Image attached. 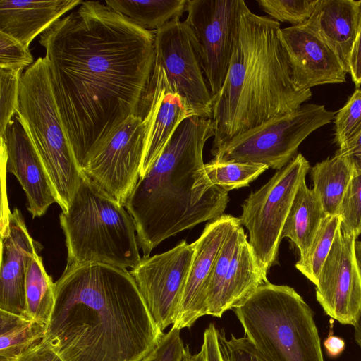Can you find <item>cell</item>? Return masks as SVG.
Returning a JSON list of instances; mask_svg holds the SVG:
<instances>
[{
    "label": "cell",
    "mask_w": 361,
    "mask_h": 361,
    "mask_svg": "<svg viewBox=\"0 0 361 361\" xmlns=\"http://www.w3.org/2000/svg\"><path fill=\"white\" fill-rule=\"evenodd\" d=\"M164 334L129 271L83 263L55 283L43 340L63 361H140Z\"/></svg>",
    "instance_id": "cell-2"
},
{
    "label": "cell",
    "mask_w": 361,
    "mask_h": 361,
    "mask_svg": "<svg viewBox=\"0 0 361 361\" xmlns=\"http://www.w3.org/2000/svg\"><path fill=\"white\" fill-rule=\"evenodd\" d=\"M349 73L356 88H359L361 85V25L350 56Z\"/></svg>",
    "instance_id": "cell-40"
},
{
    "label": "cell",
    "mask_w": 361,
    "mask_h": 361,
    "mask_svg": "<svg viewBox=\"0 0 361 361\" xmlns=\"http://www.w3.org/2000/svg\"><path fill=\"white\" fill-rule=\"evenodd\" d=\"M240 222L239 218L224 214L210 221L193 243V259L173 326L190 328L207 315V288L213 266L228 233Z\"/></svg>",
    "instance_id": "cell-18"
},
{
    "label": "cell",
    "mask_w": 361,
    "mask_h": 361,
    "mask_svg": "<svg viewBox=\"0 0 361 361\" xmlns=\"http://www.w3.org/2000/svg\"><path fill=\"white\" fill-rule=\"evenodd\" d=\"M155 32L99 1H82L41 34L65 133L81 171L129 116L152 77Z\"/></svg>",
    "instance_id": "cell-1"
},
{
    "label": "cell",
    "mask_w": 361,
    "mask_h": 361,
    "mask_svg": "<svg viewBox=\"0 0 361 361\" xmlns=\"http://www.w3.org/2000/svg\"><path fill=\"white\" fill-rule=\"evenodd\" d=\"M334 117L335 113L324 105L303 104L292 112L238 135L226 143L214 158L262 164L279 170L296 156L300 145L309 135Z\"/></svg>",
    "instance_id": "cell-8"
},
{
    "label": "cell",
    "mask_w": 361,
    "mask_h": 361,
    "mask_svg": "<svg viewBox=\"0 0 361 361\" xmlns=\"http://www.w3.org/2000/svg\"><path fill=\"white\" fill-rule=\"evenodd\" d=\"M355 254L357 258V262L360 273L361 275V240H357L355 242Z\"/></svg>",
    "instance_id": "cell-44"
},
{
    "label": "cell",
    "mask_w": 361,
    "mask_h": 361,
    "mask_svg": "<svg viewBox=\"0 0 361 361\" xmlns=\"http://www.w3.org/2000/svg\"><path fill=\"white\" fill-rule=\"evenodd\" d=\"M218 331L215 324L210 323L204 332L201 348L204 352L205 361H223Z\"/></svg>",
    "instance_id": "cell-37"
},
{
    "label": "cell",
    "mask_w": 361,
    "mask_h": 361,
    "mask_svg": "<svg viewBox=\"0 0 361 361\" xmlns=\"http://www.w3.org/2000/svg\"><path fill=\"white\" fill-rule=\"evenodd\" d=\"M247 238L235 252L217 290L207 302V315L221 318L233 310L259 286L268 282Z\"/></svg>",
    "instance_id": "cell-22"
},
{
    "label": "cell",
    "mask_w": 361,
    "mask_h": 361,
    "mask_svg": "<svg viewBox=\"0 0 361 361\" xmlns=\"http://www.w3.org/2000/svg\"><path fill=\"white\" fill-rule=\"evenodd\" d=\"M188 0L105 1L107 6L140 27L156 32L169 21L180 19Z\"/></svg>",
    "instance_id": "cell-26"
},
{
    "label": "cell",
    "mask_w": 361,
    "mask_h": 361,
    "mask_svg": "<svg viewBox=\"0 0 361 361\" xmlns=\"http://www.w3.org/2000/svg\"><path fill=\"white\" fill-rule=\"evenodd\" d=\"M355 339L358 345L361 348V313L354 325Z\"/></svg>",
    "instance_id": "cell-43"
},
{
    "label": "cell",
    "mask_w": 361,
    "mask_h": 361,
    "mask_svg": "<svg viewBox=\"0 0 361 361\" xmlns=\"http://www.w3.org/2000/svg\"><path fill=\"white\" fill-rule=\"evenodd\" d=\"M34 62L29 47L0 32V68L23 70Z\"/></svg>",
    "instance_id": "cell-35"
},
{
    "label": "cell",
    "mask_w": 361,
    "mask_h": 361,
    "mask_svg": "<svg viewBox=\"0 0 361 361\" xmlns=\"http://www.w3.org/2000/svg\"><path fill=\"white\" fill-rule=\"evenodd\" d=\"M233 311L268 361H324L313 312L293 288L268 281Z\"/></svg>",
    "instance_id": "cell-6"
},
{
    "label": "cell",
    "mask_w": 361,
    "mask_h": 361,
    "mask_svg": "<svg viewBox=\"0 0 361 361\" xmlns=\"http://www.w3.org/2000/svg\"><path fill=\"white\" fill-rule=\"evenodd\" d=\"M23 69L0 68V136L18 114Z\"/></svg>",
    "instance_id": "cell-33"
},
{
    "label": "cell",
    "mask_w": 361,
    "mask_h": 361,
    "mask_svg": "<svg viewBox=\"0 0 361 361\" xmlns=\"http://www.w3.org/2000/svg\"><path fill=\"white\" fill-rule=\"evenodd\" d=\"M338 214L342 233L357 238L361 234V173L353 171Z\"/></svg>",
    "instance_id": "cell-32"
},
{
    "label": "cell",
    "mask_w": 361,
    "mask_h": 361,
    "mask_svg": "<svg viewBox=\"0 0 361 361\" xmlns=\"http://www.w3.org/2000/svg\"><path fill=\"white\" fill-rule=\"evenodd\" d=\"M267 169V166L262 164L221 161L214 158L205 164L211 182L227 192L248 186Z\"/></svg>",
    "instance_id": "cell-29"
},
{
    "label": "cell",
    "mask_w": 361,
    "mask_h": 361,
    "mask_svg": "<svg viewBox=\"0 0 361 361\" xmlns=\"http://www.w3.org/2000/svg\"><path fill=\"white\" fill-rule=\"evenodd\" d=\"M324 346L329 356L336 357L344 350L345 343L341 338L330 334L324 340Z\"/></svg>",
    "instance_id": "cell-41"
},
{
    "label": "cell",
    "mask_w": 361,
    "mask_h": 361,
    "mask_svg": "<svg viewBox=\"0 0 361 361\" xmlns=\"http://www.w3.org/2000/svg\"><path fill=\"white\" fill-rule=\"evenodd\" d=\"M18 114L24 121L66 212L82 171L74 157L59 116L45 57L38 58L20 80Z\"/></svg>",
    "instance_id": "cell-7"
},
{
    "label": "cell",
    "mask_w": 361,
    "mask_h": 361,
    "mask_svg": "<svg viewBox=\"0 0 361 361\" xmlns=\"http://www.w3.org/2000/svg\"><path fill=\"white\" fill-rule=\"evenodd\" d=\"M147 124L129 116L89 159L82 171L123 205L140 178Z\"/></svg>",
    "instance_id": "cell-12"
},
{
    "label": "cell",
    "mask_w": 361,
    "mask_h": 361,
    "mask_svg": "<svg viewBox=\"0 0 361 361\" xmlns=\"http://www.w3.org/2000/svg\"><path fill=\"white\" fill-rule=\"evenodd\" d=\"M319 0H257L260 8L271 18L292 26L306 23L314 11Z\"/></svg>",
    "instance_id": "cell-30"
},
{
    "label": "cell",
    "mask_w": 361,
    "mask_h": 361,
    "mask_svg": "<svg viewBox=\"0 0 361 361\" xmlns=\"http://www.w3.org/2000/svg\"><path fill=\"white\" fill-rule=\"evenodd\" d=\"M59 222L67 249L66 268L102 263L133 269L142 259L133 217L83 172L68 209L59 215Z\"/></svg>",
    "instance_id": "cell-5"
},
{
    "label": "cell",
    "mask_w": 361,
    "mask_h": 361,
    "mask_svg": "<svg viewBox=\"0 0 361 361\" xmlns=\"http://www.w3.org/2000/svg\"><path fill=\"white\" fill-rule=\"evenodd\" d=\"M305 24L333 50L349 73L350 56L361 25V0H319Z\"/></svg>",
    "instance_id": "cell-20"
},
{
    "label": "cell",
    "mask_w": 361,
    "mask_h": 361,
    "mask_svg": "<svg viewBox=\"0 0 361 361\" xmlns=\"http://www.w3.org/2000/svg\"><path fill=\"white\" fill-rule=\"evenodd\" d=\"M280 23L247 7L229 69L214 96L211 118L214 156L238 135L272 118L292 112L312 97L298 90L279 39Z\"/></svg>",
    "instance_id": "cell-4"
},
{
    "label": "cell",
    "mask_w": 361,
    "mask_h": 361,
    "mask_svg": "<svg viewBox=\"0 0 361 361\" xmlns=\"http://www.w3.org/2000/svg\"><path fill=\"white\" fill-rule=\"evenodd\" d=\"M243 0H188L185 22L198 41L207 82L213 95L221 89L235 47Z\"/></svg>",
    "instance_id": "cell-11"
},
{
    "label": "cell",
    "mask_w": 361,
    "mask_h": 361,
    "mask_svg": "<svg viewBox=\"0 0 361 361\" xmlns=\"http://www.w3.org/2000/svg\"><path fill=\"white\" fill-rule=\"evenodd\" d=\"M137 116L147 124L141 177L159 157L179 125L195 115L187 101L172 89L164 70L154 66Z\"/></svg>",
    "instance_id": "cell-17"
},
{
    "label": "cell",
    "mask_w": 361,
    "mask_h": 361,
    "mask_svg": "<svg viewBox=\"0 0 361 361\" xmlns=\"http://www.w3.org/2000/svg\"><path fill=\"white\" fill-rule=\"evenodd\" d=\"M26 314L47 325L55 302V283L47 273L41 257L36 252L27 266L25 273Z\"/></svg>",
    "instance_id": "cell-27"
},
{
    "label": "cell",
    "mask_w": 361,
    "mask_h": 361,
    "mask_svg": "<svg viewBox=\"0 0 361 361\" xmlns=\"http://www.w3.org/2000/svg\"><path fill=\"white\" fill-rule=\"evenodd\" d=\"M82 2L80 0H1L0 32L29 47L38 35Z\"/></svg>",
    "instance_id": "cell-21"
},
{
    "label": "cell",
    "mask_w": 361,
    "mask_h": 361,
    "mask_svg": "<svg viewBox=\"0 0 361 361\" xmlns=\"http://www.w3.org/2000/svg\"><path fill=\"white\" fill-rule=\"evenodd\" d=\"M353 171L348 160L337 154L310 168L312 190L327 215L338 214Z\"/></svg>",
    "instance_id": "cell-24"
},
{
    "label": "cell",
    "mask_w": 361,
    "mask_h": 361,
    "mask_svg": "<svg viewBox=\"0 0 361 361\" xmlns=\"http://www.w3.org/2000/svg\"><path fill=\"white\" fill-rule=\"evenodd\" d=\"M154 66L161 68L172 89L195 116L211 119L214 97L207 82L200 47L192 27L174 19L155 32Z\"/></svg>",
    "instance_id": "cell-10"
},
{
    "label": "cell",
    "mask_w": 361,
    "mask_h": 361,
    "mask_svg": "<svg viewBox=\"0 0 361 361\" xmlns=\"http://www.w3.org/2000/svg\"><path fill=\"white\" fill-rule=\"evenodd\" d=\"M334 142L338 149L361 134V88H357L334 117Z\"/></svg>",
    "instance_id": "cell-31"
},
{
    "label": "cell",
    "mask_w": 361,
    "mask_h": 361,
    "mask_svg": "<svg viewBox=\"0 0 361 361\" xmlns=\"http://www.w3.org/2000/svg\"><path fill=\"white\" fill-rule=\"evenodd\" d=\"M278 35L298 90L345 82L348 73L337 56L305 23L280 28Z\"/></svg>",
    "instance_id": "cell-16"
},
{
    "label": "cell",
    "mask_w": 361,
    "mask_h": 361,
    "mask_svg": "<svg viewBox=\"0 0 361 361\" xmlns=\"http://www.w3.org/2000/svg\"><path fill=\"white\" fill-rule=\"evenodd\" d=\"M194 251V243L183 240L168 251L142 257L130 271L162 331L175 322Z\"/></svg>",
    "instance_id": "cell-13"
},
{
    "label": "cell",
    "mask_w": 361,
    "mask_h": 361,
    "mask_svg": "<svg viewBox=\"0 0 361 361\" xmlns=\"http://www.w3.org/2000/svg\"><path fill=\"white\" fill-rule=\"evenodd\" d=\"M341 217L328 215L320 226L307 252L295 264V267L314 285L331 248L335 235L340 228Z\"/></svg>",
    "instance_id": "cell-28"
},
{
    "label": "cell",
    "mask_w": 361,
    "mask_h": 361,
    "mask_svg": "<svg viewBox=\"0 0 361 361\" xmlns=\"http://www.w3.org/2000/svg\"><path fill=\"white\" fill-rule=\"evenodd\" d=\"M310 169L298 154L277 170L259 190L244 201L240 221L249 233V243L264 271L276 264L283 228L301 180Z\"/></svg>",
    "instance_id": "cell-9"
},
{
    "label": "cell",
    "mask_w": 361,
    "mask_h": 361,
    "mask_svg": "<svg viewBox=\"0 0 361 361\" xmlns=\"http://www.w3.org/2000/svg\"><path fill=\"white\" fill-rule=\"evenodd\" d=\"M335 154L348 159L353 170L361 173V134L345 147L338 149Z\"/></svg>",
    "instance_id": "cell-39"
},
{
    "label": "cell",
    "mask_w": 361,
    "mask_h": 361,
    "mask_svg": "<svg viewBox=\"0 0 361 361\" xmlns=\"http://www.w3.org/2000/svg\"><path fill=\"white\" fill-rule=\"evenodd\" d=\"M4 221L1 238L0 310L27 315L26 269L41 245L30 236L18 208L9 211Z\"/></svg>",
    "instance_id": "cell-19"
},
{
    "label": "cell",
    "mask_w": 361,
    "mask_h": 361,
    "mask_svg": "<svg viewBox=\"0 0 361 361\" xmlns=\"http://www.w3.org/2000/svg\"><path fill=\"white\" fill-rule=\"evenodd\" d=\"M180 361H205L204 352L201 348L198 353L193 354L190 352L189 346L186 345Z\"/></svg>",
    "instance_id": "cell-42"
},
{
    "label": "cell",
    "mask_w": 361,
    "mask_h": 361,
    "mask_svg": "<svg viewBox=\"0 0 361 361\" xmlns=\"http://www.w3.org/2000/svg\"><path fill=\"white\" fill-rule=\"evenodd\" d=\"M214 136L211 119L185 118L124 202L143 257L169 237L224 214L228 192L211 182L203 161Z\"/></svg>",
    "instance_id": "cell-3"
},
{
    "label": "cell",
    "mask_w": 361,
    "mask_h": 361,
    "mask_svg": "<svg viewBox=\"0 0 361 361\" xmlns=\"http://www.w3.org/2000/svg\"><path fill=\"white\" fill-rule=\"evenodd\" d=\"M218 338L223 361H268L245 336L237 338L231 334L227 338L221 329Z\"/></svg>",
    "instance_id": "cell-34"
},
{
    "label": "cell",
    "mask_w": 361,
    "mask_h": 361,
    "mask_svg": "<svg viewBox=\"0 0 361 361\" xmlns=\"http://www.w3.org/2000/svg\"><path fill=\"white\" fill-rule=\"evenodd\" d=\"M180 332L172 326L157 346L140 361H180L185 345Z\"/></svg>",
    "instance_id": "cell-36"
},
{
    "label": "cell",
    "mask_w": 361,
    "mask_h": 361,
    "mask_svg": "<svg viewBox=\"0 0 361 361\" xmlns=\"http://www.w3.org/2000/svg\"><path fill=\"white\" fill-rule=\"evenodd\" d=\"M327 216L314 191L307 187L305 178L296 191L281 238H289L302 257L307 252L322 221Z\"/></svg>",
    "instance_id": "cell-23"
},
{
    "label": "cell",
    "mask_w": 361,
    "mask_h": 361,
    "mask_svg": "<svg viewBox=\"0 0 361 361\" xmlns=\"http://www.w3.org/2000/svg\"><path fill=\"white\" fill-rule=\"evenodd\" d=\"M356 240L338 228L315 285L316 298L324 312L343 324L353 326L361 313Z\"/></svg>",
    "instance_id": "cell-14"
},
{
    "label": "cell",
    "mask_w": 361,
    "mask_h": 361,
    "mask_svg": "<svg viewBox=\"0 0 361 361\" xmlns=\"http://www.w3.org/2000/svg\"><path fill=\"white\" fill-rule=\"evenodd\" d=\"M1 147L6 169L19 181L26 195L27 209L32 217L44 215L54 203L59 204L49 176L18 114L1 135Z\"/></svg>",
    "instance_id": "cell-15"
},
{
    "label": "cell",
    "mask_w": 361,
    "mask_h": 361,
    "mask_svg": "<svg viewBox=\"0 0 361 361\" xmlns=\"http://www.w3.org/2000/svg\"><path fill=\"white\" fill-rule=\"evenodd\" d=\"M46 325L27 315L0 310V361H15L42 342Z\"/></svg>",
    "instance_id": "cell-25"
},
{
    "label": "cell",
    "mask_w": 361,
    "mask_h": 361,
    "mask_svg": "<svg viewBox=\"0 0 361 361\" xmlns=\"http://www.w3.org/2000/svg\"><path fill=\"white\" fill-rule=\"evenodd\" d=\"M15 361H63V360L43 340L23 353Z\"/></svg>",
    "instance_id": "cell-38"
}]
</instances>
